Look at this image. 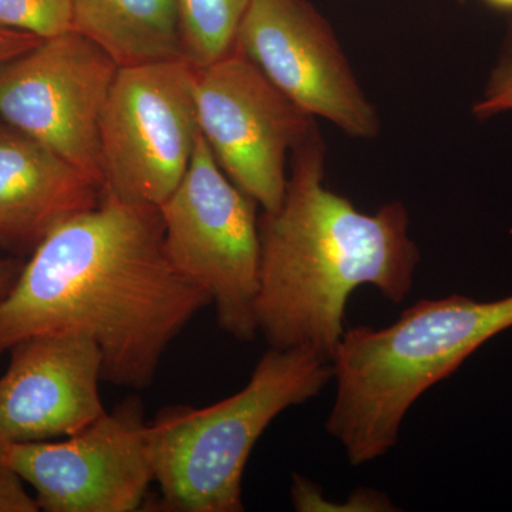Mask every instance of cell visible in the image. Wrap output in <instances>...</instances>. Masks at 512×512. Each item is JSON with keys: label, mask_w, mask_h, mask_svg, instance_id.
<instances>
[{"label": "cell", "mask_w": 512, "mask_h": 512, "mask_svg": "<svg viewBox=\"0 0 512 512\" xmlns=\"http://www.w3.org/2000/svg\"><path fill=\"white\" fill-rule=\"evenodd\" d=\"M210 296L168 258L160 211L104 192L35 249L0 301V356L22 340L74 333L96 342L104 382L144 389Z\"/></svg>", "instance_id": "obj_1"}, {"label": "cell", "mask_w": 512, "mask_h": 512, "mask_svg": "<svg viewBox=\"0 0 512 512\" xmlns=\"http://www.w3.org/2000/svg\"><path fill=\"white\" fill-rule=\"evenodd\" d=\"M325 141L318 126L291 153L278 210L259 218L261 264L258 333L276 349H309L333 363L349 296L375 286L403 302L420 251L409 237V212L392 201L375 214L325 187Z\"/></svg>", "instance_id": "obj_2"}, {"label": "cell", "mask_w": 512, "mask_h": 512, "mask_svg": "<svg viewBox=\"0 0 512 512\" xmlns=\"http://www.w3.org/2000/svg\"><path fill=\"white\" fill-rule=\"evenodd\" d=\"M512 328V293L421 299L386 328L346 330L333 359L336 399L326 431L352 466L389 453L407 412L488 340Z\"/></svg>", "instance_id": "obj_3"}, {"label": "cell", "mask_w": 512, "mask_h": 512, "mask_svg": "<svg viewBox=\"0 0 512 512\" xmlns=\"http://www.w3.org/2000/svg\"><path fill=\"white\" fill-rule=\"evenodd\" d=\"M333 363L309 349L269 348L244 389L211 406H170L148 423L160 505L173 512H241L256 441L285 410L318 396Z\"/></svg>", "instance_id": "obj_4"}, {"label": "cell", "mask_w": 512, "mask_h": 512, "mask_svg": "<svg viewBox=\"0 0 512 512\" xmlns=\"http://www.w3.org/2000/svg\"><path fill=\"white\" fill-rule=\"evenodd\" d=\"M256 208L258 202L221 170L201 133L183 180L158 207L171 264L210 296L220 328L242 342L258 335Z\"/></svg>", "instance_id": "obj_5"}, {"label": "cell", "mask_w": 512, "mask_h": 512, "mask_svg": "<svg viewBox=\"0 0 512 512\" xmlns=\"http://www.w3.org/2000/svg\"><path fill=\"white\" fill-rule=\"evenodd\" d=\"M200 133L190 62L119 67L100 120L104 192L160 207L187 173Z\"/></svg>", "instance_id": "obj_6"}, {"label": "cell", "mask_w": 512, "mask_h": 512, "mask_svg": "<svg viewBox=\"0 0 512 512\" xmlns=\"http://www.w3.org/2000/svg\"><path fill=\"white\" fill-rule=\"evenodd\" d=\"M198 126L229 180L264 212L278 210L288 154L316 127L238 47L195 69Z\"/></svg>", "instance_id": "obj_7"}, {"label": "cell", "mask_w": 512, "mask_h": 512, "mask_svg": "<svg viewBox=\"0 0 512 512\" xmlns=\"http://www.w3.org/2000/svg\"><path fill=\"white\" fill-rule=\"evenodd\" d=\"M119 66L69 30L0 64V120L45 144L104 190L100 120Z\"/></svg>", "instance_id": "obj_8"}, {"label": "cell", "mask_w": 512, "mask_h": 512, "mask_svg": "<svg viewBox=\"0 0 512 512\" xmlns=\"http://www.w3.org/2000/svg\"><path fill=\"white\" fill-rule=\"evenodd\" d=\"M0 461L36 491L40 511H137L154 481L148 423L128 397L64 440L0 446Z\"/></svg>", "instance_id": "obj_9"}, {"label": "cell", "mask_w": 512, "mask_h": 512, "mask_svg": "<svg viewBox=\"0 0 512 512\" xmlns=\"http://www.w3.org/2000/svg\"><path fill=\"white\" fill-rule=\"evenodd\" d=\"M238 47L312 117L350 137L379 136V114L356 79L328 20L308 0H249Z\"/></svg>", "instance_id": "obj_10"}, {"label": "cell", "mask_w": 512, "mask_h": 512, "mask_svg": "<svg viewBox=\"0 0 512 512\" xmlns=\"http://www.w3.org/2000/svg\"><path fill=\"white\" fill-rule=\"evenodd\" d=\"M103 359L96 342L47 333L10 349L0 377V446L66 439L107 412L100 396Z\"/></svg>", "instance_id": "obj_11"}, {"label": "cell", "mask_w": 512, "mask_h": 512, "mask_svg": "<svg viewBox=\"0 0 512 512\" xmlns=\"http://www.w3.org/2000/svg\"><path fill=\"white\" fill-rule=\"evenodd\" d=\"M103 194L89 175L0 120V249L33 252L60 224L97 207Z\"/></svg>", "instance_id": "obj_12"}, {"label": "cell", "mask_w": 512, "mask_h": 512, "mask_svg": "<svg viewBox=\"0 0 512 512\" xmlns=\"http://www.w3.org/2000/svg\"><path fill=\"white\" fill-rule=\"evenodd\" d=\"M73 30L119 67L185 59L177 0H73Z\"/></svg>", "instance_id": "obj_13"}, {"label": "cell", "mask_w": 512, "mask_h": 512, "mask_svg": "<svg viewBox=\"0 0 512 512\" xmlns=\"http://www.w3.org/2000/svg\"><path fill=\"white\" fill-rule=\"evenodd\" d=\"M249 0H177L184 57L195 69L217 62L235 47Z\"/></svg>", "instance_id": "obj_14"}, {"label": "cell", "mask_w": 512, "mask_h": 512, "mask_svg": "<svg viewBox=\"0 0 512 512\" xmlns=\"http://www.w3.org/2000/svg\"><path fill=\"white\" fill-rule=\"evenodd\" d=\"M0 26L49 39L73 30V0H0Z\"/></svg>", "instance_id": "obj_15"}, {"label": "cell", "mask_w": 512, "mask_h": 512, "mask_svg": "<svg viewBox=\"0 0 512 512\" xmlns=\"http://www.w3.org/2000/svg\"><path fill=\"white\" fill-rule=\"evenodd\" d=\"M512 111V28L508 30L500 60L490 74L483 96L474 103L473 114L484 121Z\"/></svg>", "instance_id": "obj_16"}, {"label": "cell", "mask_w": 512, "mask_h": 512, "mask_svg": "<svg viewBox=\"0 0 512 512\" xmlns=\"http://www.w3.org/2000/svg\"><path fill=\"white\" fill-rule=\"evenodd\" d=\"M36 497L26 491L25 480L0 461V512H39Z\"/></svg>", "instance_id": "obj_17"}, {"label": "cell", "mask_w": 512, "mask_h": 512, "mask_svg": "<svg viewBox=\"0 0 512 512\" xmlns=\"http://www.w3.org/2000/svg\"><path fill=\"white\" fill-rule=\"evenodd\" d=\"M45 39H40L30 33L0 26V64L9 62L13 57L28 52Z\"/></svg>", "instance_id": "obj_18"}, {"label": "cell", "mask_w": 512, "mask_h": 512, "mask_svg": "<svg viewBox=\"0 0 512 512\" xmlns=\"http://www.w3.org/2000/svg\"><path fill=\"white\" fill-rule=\"evenodd\" d=\"M22 268L23 264L18 259L0 255V301L12 291Z\"/></svg>", "instance_id": "obj_19"}, {"label": "cell", "mask_w": 512, "mask_h": 512, "mask_svg": "<svg viewBox=\"0 0 512 512\" xmlns=\"http://www.w3.org/2000/svg\"><path fill=\"white\" fill-rule=\"evenodd\" d=\"M483 2L498 12H512V0H483Z\"/></svg>", "instance_id": "obj_20"}, {"label": "cell", "mask_w": 512, "mask_h": 512, "mask_svg": "<svg viewBox=\"0 0 512 512\" xmlns=\"http://www.w3.org/2000/svg\"><path fill=\"white\" fill-rule=\"evenodd\" d=\"M458 2L464 3V2H466V0H458Z\"/></svg>", "instance_id": "obj_21"}]
</instances>
